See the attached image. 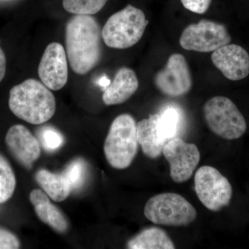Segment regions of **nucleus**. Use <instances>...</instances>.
<instances>
[{
	"label": "nucleus",
	"mask_w": 249,
	"mask_h": 249,
	"mask_svg": "<svg viewBox=\"0 0 249 249\" xmlns=\"http://www.w3.org/2000/svg\"><path fill=\"white\" fill-rule=\"evenodd\" d=\"M102 30L91 16L76 15L69 20L65 32L67 59L73 71L85 75L100 62Z\"/></svg>",
	"instance_id": "f257e3e1"
},
{
	"label": "nucleus",
	"mask_w": 249,
	"mask_h": 249,
	"mask_svg": "<svg viewBox=\"0 0 249 249\" xmlns=\"http://www.w3.org/2000/svg\"><path fill=\"white\" fill-rule=\"evenodd\" d=\"M9 106L22 120L34 124H45L55 112V99L47 86L36 79L24 80L9 93Z\"/></svg>",
	"instance_id": "f03ea898"
},
{
	"label": "nucleus",
	"mask_w": 249,
	"mask_h": 249,
	"mask_svg": "<svg viewBox=\"0 0 249 249\" xmlns=\"http://www.w3.org/2000/svg\"><path fill=\"white\" fill-rule=\"evenodd\" d=\"M138 144L135 120L128 114H121L113 121L105 141L106 160L115 169H126L137 155Z\"/></svg>",
	"instance_id": "7ed1b4c3"
},
{
	"label": "nucleus",
	"mask_w": 249,
	"mask_h": 249,
	"mask_svg": "<svg viewBox=\"0 0 249 249\" xmlns=\"http://www.w3.org/2000/svg\"><path fill=\"white\" fill-rule=\"evenodd\" d=\"M147 24L142 10L127 5L107 19L102 29L103 40L110 48H129L142 39Z\"/></svg>",
	"instance_id": "20e7f679"
},
{
	"label": "nucleus",
	"mask_w": 249,
	"mask_h": 249,
	"mask_svg": "<svg viewBox=\"0 0 249 249\" xmlns=\"http://www.w3.org/2000/svg\"><path fill=\"white\" fill-rule=\"evenodd\" d=\"M144 214L150 222L168 227H184L194 222L196 208L186 198L174 193L157 195L147 201Z\"/></svg>",
	"instance_id": "39448f33"
},
{
	"label": "nucleus",
	"mask_w": 249,
	"mask_h": 249,
	"mask_svg": "<svg viewBox=\"0 0 249 249\" xmlns=\"http://www.w3.org/2000/svg\"><path fill=\"white\" fill-rule=\"evenodd\" d=\"M205 121L215 135L226 140L240 139L247 129V122L231 100L214 96L205 103Z\"/></svg>",
	"instance_id": "423d86ee"
},
{
	"label": "nucleus",
	"mask_w": 249,
	"mask_h": 249,
	"mask_svg": "<svg viewBox=\"0 0 249 249\" xmlns=\"http://www.w3.org/2000/svg\"><path fill=\"white\" fill-rule=\"evenodd\" d=\"M195 191L201 204L213 212L229 206L232 196V188L229 179L209 165L201 166L196 172Z\"/></svg>",
	"instance_id": "0eeeda50"
},
{
	"label": "nucleus",
	"mask_w": 249,
	"mask_h": 249,
	"mask_svg": "<svg viewBox=\"0 0 249 249\" xmlns=\"http://www.w3.org/2000/svg\"><path fill=\"white\" fill-rule=\"evenodd\" d=\"M231 37L224 24L201 19L196 24L185 28L179 39L183 49L200 53L213 52L223 46L228 45Z\"/></svg>",
	"instance_id": "6e6552de"
},
{
	"label": "nucleus",
	"mask_w": 249,
	"mask_h": 249,
	"mask_svg": "<svg viewBox=\"0 0 249 249\" xmlns=\"http://www.w3.org/2000/svg\"><path fill=\"white\" fill-rule=\"evenodd\" d=\"M163 154L169 163L170 177L178 183L189 180L200 161V152L196 145L179 137L166 142Z\"/></svg>",
	"instance_id": "1a4fd4ad"
},
{
	"label": "nucleus",
	"mask_w": 249,
	"mask_h": 249,
	"mask_svg": "<svg viewBox=\"0 0 249 249\" xmlns=\"http://www.w3.org/2000/svg\"><path fill=\"white\" fill-rule=\"evenodd\" d=\"M154 82L165 96L176 98L187 94L193 87V78L186 58L180 53L170 55L164 69L156 73Z\"/></svg>",
	"instance_id": "9d476101"
},
{
	"label": "nucleus",
	"mask_w": 249,
	"mask_h": 249,
	"mask_svg": "<svg viewBox=\"0 0 249 249\" xmlns=\"http://www.w3.org/2000/svg\"><path fill=\"white\" fill-rule=\"evenodd\" d=\"M38 75L49 89L58 91L65 87L68 80V65L63 46L58 42L47 46L39 65Z\"/></svg>",
	"instance_id": "9b49d317"
},
{
	"label": "nucleus",
	"mask_w": 249,
	"mask_h": 249,
	"mask_svg": "<svg viewBox=\"0 0 249 249\" xmlns=\"http://www.w3.org/2000/svg\"><path fill=\"white\" fill-rule=\"evenodd\" d=\"M211 60L227 79L237 81L249 74V54L235 44H228L213 52Z\"/></svg>",
	"instance_id": "f8f14e48"
},
{
	"label": "nucleus",
	"mask_w": 249,
	"mask_h": 249,
	"mask_svg": "<svg viewBox=\"0 0 249 249\" xmlns=\"http://www.w3.org/2000/svg\"><path fill=\"white\" fill-rule=\"evenodd\" d=\"M5 140L15 159L25 168H31L40 157V142L22 124L12 126L8 131Z\"/></svg>",
	"instance_id": "ddd939ff"
},
{
	"label": "nucleus",
	"mask_w": 249,
	"mask_h": 249,
	"mask_svg": "<svg viewBox=\"0 0 249 249\" xmlns=\"http://www.w3.org/2000/svg\"><path fill=\"white\" fill-rule=\"evenodd\" d=\"M139 80L135 72L128 67H122L114 80L104 90L103 101L107 106L122 104L133 96L139 88Z\"/></svg>",
	"instance_id": "4468645a"
},
{
	"label": "nucleus",
	"mask_w": 249,
	"mask_h": 249,
	"mask_svg": "<svg viewBox=\"0 0 249 249\" xmlns=\"http://www.w3.org/2000/svg\"><path fill=\"white\" fill-rule=\"evenodd\" d=\"M160 118L159 114H152L137 124L139 144L144 155L152 160L159 158L163 154V148L166 143L160 138L159 132Z\"/></svg>",
	"instance_id": "2eb2a0df"
},
{
	"label": "nucleus",
	"mask_w": 249,
	"mask_h": 249,
	"mask_svg": "<svg viewBox=\"0 0 249 249\" xmlns=\"http://www.w3.org/2000/svg\"><path fill=\"white\" fill-rule=\"evenodd\" d=\"M30 201L34 206L36 214L42 222L48 224L55 231L63 233L68 229L66 218L49 200L48 196L39 189H35L30 193Z\"/></svg>",
	"instance_id": "dca6fc26"
},
{
	"label": "nucleus",
	"mask_w": 249,
	"mask_h": 249,
	"mask_svg": "<svg viewBox=\"0 0 249 249\" xmlns=\"http://www.w3.org/2000/svg\"><path fill=\"white\" fill-rule=\"evenodd\" d=\"M127 247L130 249H175L167 232L158 227L144 229L129 241Z\"/></svg>",
	"instance_id": "f3484780"
},
{
	"label": "nucleus",
	"mask_w": 249,
	"mask_h": 249,
	"mask_svg": "<svg viewBox=\"0 0 249 249\" xmlns=\"http://www.w3.org/2000/svg\"><path fill=\"white\" fill-rule=\"evenodd\" d=\"M36 179L46 194L57 202L65 200L71 193V186L62 173H52L47 170H40L36 173Z\"/></svg>",
	"instance_id": "a211bd4d"
},
{
	"label": "nucleus",
	"mask_w": 249,
	"mask_h": 249,
	"mask_svg": "<svg viewBox=\"0 0 249 249\" xmlns=\"http://www.w3.org/2000/svg\"><path fill=\"white\" fill-rule=\"evenodd\" d=\"M160 115L159 132L162 140L166 142L178 135L180 114L176 108L168 107Z\"/></svg>",
	"instance_id": "6ab92c4d"
},
{
	"label": "nucleus",
	"mask_w": 249,
	"mask_h": 249,
	"mask_svg": "<svg viewBox=\"0 0 249 249\" xmlns=\"http://www.w3.org/2000/svg\"><path fill=\"white\" fill-rule=\"evenodd\" d=\"M16 178L8 160L0 155V204L6 202L14 195Z\"/></svg>",
	"instance_id": "aec40b11"
},
{
	"label": "nucleus",
	"mask_w": 249,
	"mask_h": 249,
	"mask_svg": "<svg viewBox=\"0 0 249 249\" xmlns=\"http://www.w3.org/2000/svg\"><path fill=\"white\" fill-rule=\"evenodd\" d=\"M108 0H63L64 9L67 12L80 16L97 14L104 7Z\"/></svg>",
	"instance_id": "412c9836"
},
{
	"label": "nucleus",
	"mask_w": 249,
	"mask_h": 249,
	"mask_svg": "<svg viewBox=\"0 0 249 249\" xmlns=\"http://www.w3.org/2000/svg\"><path fill=\"white\" fill-rule=\"evenodd\" d=\"M66 178L72 189H77L83 186L86 175V166L82 160H73L62 173Z\"/></svg>",
	"instance_id": "4be33fe9"
},
{
	"label": "nucleus",
	"mask_w": 249,
	"mask_h": 249,
	"mask_svg": "<svg viewBox=\"0 0 249 249\" xmlns=\"http://www.w3.org/2000/svg\"><path fill=\"white\" fill-rule=\"evenodd\" d=\"M42 145L48 151H54L60 148L64 143V137L59 131L52 127H43L39 131Z\"/></svg>",
	"instance_id": "5701e85b"
},
{
	"label": "nucleus",
	"mask_w": 249,
	"mask_h": 249,
	"mask_svg": "<svg viewBox=\"0 0 249 249\" xmlns=\"http://www.w3.org/2000/svg\"><path fill=\"white\" fill-rule=\"evenodd\" d=\"M185 9L197 14H204L209 9L212 0H181Z\"/></svg>",
	"instance_id": "b1692460"
},
{
	"label": "nucleus",
	"mask_w": 249,
	"mask_h": 249,
	"mask_svg": "<svg viewBox=\"0 0 249 249\" xmlns=\"http://www.w3.org/2000/svg\"><path fill=\"white\" fill-rule=\"evenodd\" d=\"M20 244L18 237L11 232L0 229V249H19Z\"/></svg>",
	"instance_id": "393cba45"
},
{
	"label": "nucleus",
	"mask_w": 249,
	"mask_h": 249,
	"mask_svg": "<svg viewBox=\"0 0 249 249\" xmlns=\"http://www.w3.org/2000/svg\"><path fill=\"white\" fill-rule=\"evenodd\" d=\"M6 70V55L0 47V83L4 79Z\"/></svg>",
	"instance_id": "a878e982"
},
{
	"label": "nucleus",
	"mask_w": 249,
	"mask_h": 249,
	"mask_svg": "<svg viewBox=\"0 0 249 249\" xmlns=\"http://www.w3.org/2000/svg\"><path fill=\"white\" fill-rule=\"evenodd\" d=\"M111 82L109 81V80H108V78H106V76L103 77V78H101V80H99V84L100 86L103 87V88H107L109 85L110 84Z\"/></svg>",
	"instance_id": "bb28decb"
}]
</instances>
